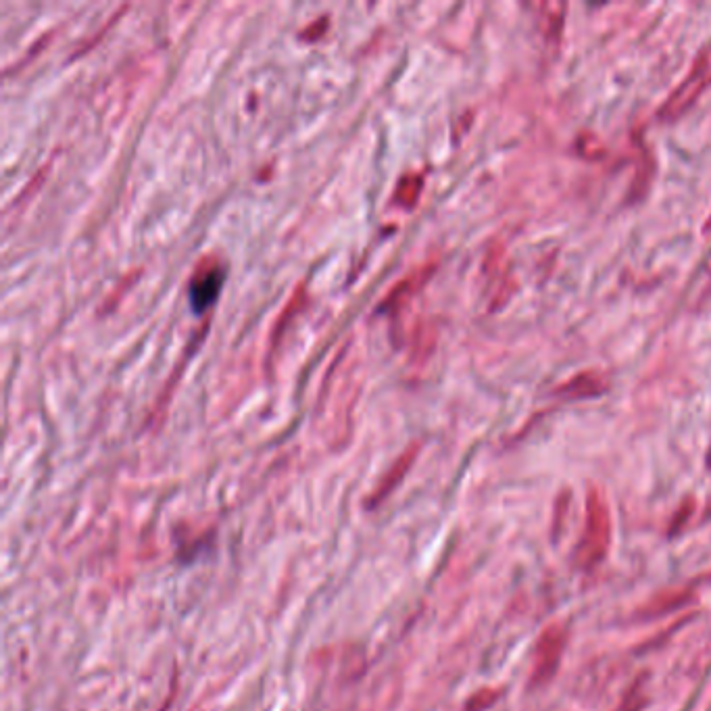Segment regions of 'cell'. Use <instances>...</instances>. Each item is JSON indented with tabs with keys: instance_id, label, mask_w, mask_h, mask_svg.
<instances>
[{
	"instance_id": "cell-7",
	"label": "cell",
	"mask_w": 711,
	"mask_h": 711,
	"mask_svg": "<svg viewBox=\"0 0 711 711\" xmlns=\"http://www.w3.org/2000/svg\"><path fill=\"white\" fill-rule=\"evenodd\" d=\"M326 26H328V19H326V17L322 19L320 26H317V21H315V23H311V26L303 32V38H305V40H315V38H320V36H322L320 32H324V28H326Z\"/></svg>"
},
{
	"instance_id": "cell-3",
	"label": "cell",
	"mask_w": 711,
	"mask_h": 711,
	"mask_svg": "<svg viewBox=\"0 0 711 711\" xmlns=\"http://www.w3.org/2000/svg\"><path fill=\"white\" fill-rule=\"evenodd\" d=\"M563 649H566V630L553 624L543 632L541 641L536 645L530 686H543L555 676Z\"/></svg>"
},
{
	"instance_id": "cell-4",
	"label": "cell",
	"mask_w": 711,
	"mask_h": 711,
	"mask_svg": "<svg viewBox=\"0 0 711 711\" xmlns=\"http://www.w3.org/2000/svg\"><path fill=\"white\" fill-rule=\"evenodd\" d=\"M224 282V267L217 259H205L190 282V301L194 311H205L217 297Z\"/></svg>"
},
{
	"instance_id": "cell-6",
	"label": "cell",
	"mask_w": 711,
	"mask_h": 711,
	"mask_svg": "<svg viewBox=\"0 0 711 711\" xmlns=\"http://www.w3.org/2000/svg\"><path fill=\"white\" fill-rule=\"evenodd\" d=\"M420 190H422V176L407 174L405 178H401V180H399V186H397V194H395V199H397L403 207H413V203L418 201Z\"/></svg>"
},
{
	"instance_id": "cell-2",
	"label": "cell",
	"mask_w": 711,
	"mask_h": 711,
	"mask_svg": "<svg viewBox=\"0 0 711 711\" xmlns=\"http://www.w3.org/2000/svg\"><path fill=\"white\" fill-rule=\"evenodd\" d=\"M711 84V46L703 48L695 65L686 73L680 86L666 98V103L657 111V117L664 121H674L701 96V92Z\"/></svg>"
},
{
	"instance_id": "cell-1",
	"label": "cell",
	"mask_w": 711,
	"mask_h": 711,
	"mask_svg": "<svg viewBox=\"0 0 711 711\" xmlns=\"http://www.w3.org/2000/svg\"><path fill=\"white\" fill-rule=\"evenodd\" d=\"M611 538V520L609 509L599 495V490H591L586 503V526L582 534V543L578 547V566L580 568H595L605 557Z\"/></svg>"
},
{
	"instance_id": "cell-5",
	"label": "cell",
	"mask_w": 711,
	"mask_h": 711,
	"mask_svg": "<svg viewBox=\"0 0 711 711\" xmlns=\"http://www.w3.org/2000/svg\"><path fill=\"white\" fill-rule=\"evenodd\" d=\"M609 388V382L605 374L597 370H586L576 374L574 378L566 380L561 386H557V395L566 399H588V397H599Z\"/></svg>"
}]
</instances>
